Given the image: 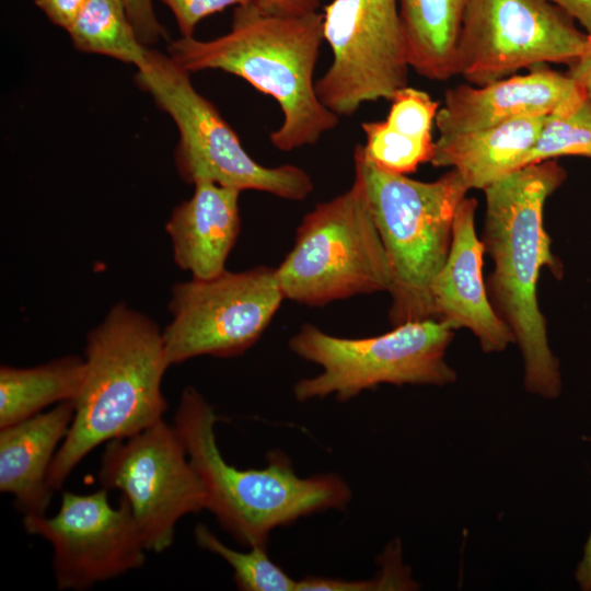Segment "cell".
<instances>
[{
  "instance_id": "8",
  "label": "cell",
  "mask_w": 591,
  "mask_h": 591,
  "mask_svg": "<svg viewBox=\"0 0 591 591\" xmlns=\"http://www.w3.org/2000/svg\"><path fill=\"white\" fill-rule=\"evenodd\" d=\"M453 329L434 318L407 322L373 337L343 338L315 325L303 324L289 340L300 358L316 363L322 372L299 380L297 401L334 395L348 401L380 384L444 386L456 381L445 352Z\"/></svg>"
},
{
  "instance_id": "30",
  "label": "cell",
  "mask_w": 591,
  "mask_h": 591,
  "mask_svg": "<svg viewBox=\"0 0 591 591\" xmlns=\"http://www.w3.org/2000/svg\"><path fill=\"white\" fill-rule=\"evenodd\" d=\"M567 73L581 85L591 102V51L570 65Z\"/></svg>"
},
{
  "instance_id": "6",
  "label": "cell",
  "mask_w": 591,
  "mask_h": 591,
  "mask_svg": "<svg viewBox=\"0 0 591 591\" xmlns=\"http://www.w3.org/2000/svg\"><path fill=\"white\" fill-rule=\"evenodd\" d=\"M189 74L169 55L149 48L135 77L177 128L174 159L179 176L193 185L208 181L240 192L304 200L314 190L311 176L292 164L268 167L255 161L216 106L194 88Z\"/></svg>"
},
{
  "instance_id": "25",
  "label": "cell",
  "mask_w": 591,
  "mask_h": 591,
  "mask_svg": "<svg viewBox=\"0 0 591 591\" xmlns=\"http://www.w3.org/2000/svg\"><path fill=\"white\" fill-rule=\"evenodd\" d=\"M172 11L182 36H193L201 20L229 7L251 3L252 0H161Z\"/></svg>"
},
{
  "instance_id": "11",
  "label": "cell",
  "mask_w": 591,
  "mask_h": 591,
  "mask_svg": "<svg viewBox=\"0 0 591 591\" xmlns=\"http://www.w3.org/2000/svg\"><path fill=\"white\" fill-rule=\"evenodd\" d=\"M323 36L333 61L315 89L337 116H351L367 102L391 101L407 86L398 0H333L324 8Z\"/></svg>"
},
{
  "instance_id": "4",
  "label": "cell",
  "mask_w": 591,
  "mask_h": 591,
  "mask_svg": "<svg viewBox=\"0 0 591 591\" xmlns=\"http://www.w3.org/2000/svg\"><path fill=\"white\" fill-rule=\"evenodd\" d=\"M213 407L195 387L179 397L174 427L207 496V508L220 525L244 546L267 547L276 528L329 509L343 510L351 490L339 475L302 478L279 451L264 468L240 470L229 464L217 444Z\"/></svg>"
},
{
  "instance_id": "17",
  "label": "cell",
  "mask_w": 591,
  "mask_h": 591,
  "mask_svg": "<svg viewBox=\"0 0 591 591\" xmlns=\"http://www.w3.org/2000/svg\"><path fill=\"white\" fill-rule=\"evenodd\" d=\"M73 415L74 403L67 401L0 428V491L12 495L24 515H43L50 503L48 471Z\"/></svg>"
},
{
  "instance_id": "1",
  "label": "cell",
  "mask_w": 591,
  "mask_h": 591,
  "mask_svg": "<svg viewBox=\"0 0 591 591\" xmlns=\"http://www.w3.org/2000/svg\"><path fill=\"white\" fill-rule=\"evenodd\" d=\"M566 177L565 169L553 159L521 167L483 189L482 242L494 263L485 280L487 293L519 346L524 389L547 399L560 395L561 374L548 344L536 289L544 266L556 277L561 275L544 227V207Z\"/></svg>"
},
{
  "instance_id": "21",
  "label": "cell",
  "mask_w": 591,
  "mask_h": 591,
  "mask_svg": "<svg viewBox=\"0 0 591 591\" xmlns=\"http://www.w3.org/2000/svg\"><path fill=\"white\" fill-rule=\"evenodd\" d=\"M85 376L84 357L63 356L30 368L0 367V428L31 418L51 404L74 402Z\"/></svg>"
},
{
  "instance_id": "31",
  "label": "cell",
  "mask_w": 591,
  "mask_h": 591,
  "mask_svg": "<svg viewBox=\"0 0 591 591\" xmlns=\"http://www.w3.org/2000/svg\"><path fill=\"white\" fill-rule=\"evenodd\" d=\"M591 441V437L589 438ZM575 579L583 591H591V531L583 547L582 557L577 565Z\"/></svg>"
},
{
  "instance_id": "3",
  "label": "cell",
  "mask_w": 591,
  "mask_h": 591,
  "mask_svg": "<svg viewBox=\"0 0 591 591\" xmlns=\"http://www.w3.org/2000/svg\"><path fill=\"white\" fill-rule=\"evenodd\" d=\"M84 361L73 419L48 471L53 491L96 447L139 433L163 419L167 408L163 335L144 313L114 304L86 335Z\"/></svg>"
},
{
  "instance_id": "16",
  "label": "cell",
  "mask_w": 591,
  "mask_h": 591,
  "mask_svg": "<svg viewBox=\"0 0 591 591\" xmlns=\"http://www.w3.org/2000/svg\"><path fill=\"white\" fill-rule=\"evenodd\" d=\"M241 192L208 181L172 210L165 223L174 263L195 279L223 273L241 229Z\"/></svg>"
},
{
  "instance_id": "23",
  "label": "cell",
  "mask_w": 591,
  "mask_h": 591,
  "mask_svg": "<svg viewBox=\"0 0 591 591\" xmlns=\"http://www.w3.org/2000/svg\"><path fill=\"white\" fill-rule=\"evenodd\" d=\"M194 537L201 548L224 559L233 570L236 587L243 591H297L292 579L268 556L266 547L251 546L239 552L223 544L205 524L198 523Z\"/></svg>"
},
{
  "instance_id": "10",
  "label": "cell",
  "mask_w": 591,
  "mask_h": 591,
  "mask_svg": "<svg viewBox=\"0 0 591 591\" xmlns=\"http://www.w3.org/2000/svg\"><path fill=\"white\" fill-rule=\"evenodd\" d=\"M283 299L276 268L267 266L175 283L169 301L172 318L162 331L170 366L200 356L244 354Z\"/></svg>"
},
{
  "instance_id": "20",
  "label": "cell",
  "mask_w": 591,
  "mask_h": 591,
  "mask_svg": "<svg viewBox=\"0 0 591 591\" xmlns=\"http://www.w3.org/2000/svg\"><path fill=\"white\" fill-rule=\"evenodd\" d=\"M470 0H398L409 67L444 81L453 76L455 45Z\"/></svg>"
},
{
  "instance_id": "2",
  "label": "cell",
  "mask_w": 591,
  "mask_h": 591,
  "mask_svg": "<svg viewBox=\"0 0 591 591\" xmlns=\"http://www.w3.org/2000/svg\"><path fill=\"white\" fill-rule=\"evenodd\" d=\"M323 36V13L278 16L252 2L235 7L231 28L200 40L193 36L169 44V56L189 73L221 70L242 78L271 96L282 112L270 143L289 152L315 144L339 116L318 99L314 71Z\"/></svg>"
},
{
  "instance_id": "29",
  "label": "cell",
  "mask_w": 591,
  "mask_h": 591,
  "mask_svg": "<svg viewBox=\"0 0 591 591\" xmlns=\"http://www.w3.org/2000/svg\"><path fill=\"white\" fill-rule=\"evenodd\" d=\"M583 27L591 37V0H549Z\"/></svg>"
},
{
  "instance_id": "12",
  "label": "cell",
  "mask_w": 591,
  "mask_h": 591,
  "mask_svg": "<svg viewBox=\"0 0 591 591\" xmlns=\"http://www.w3.org/2000/svg\"><path fill=\"white\" fill-rule=\"evenodd\" d=\"M99 480L103 488L121 493L150 552L167 549L178 520L207 508L204 485L184 443L174 425L164 419L108 442Z\"/></svg>"
},
{
  "instance_id": "24",
  "label": "cell",
  "mask_w": 591,
  "mask_h": 591,
  "mask_svg": "<svg viewBox=\"0 0 591 591\" xmlns=\"http://www.w3.org/2000/svg\"><path fill=\"white\" fill-rule=\"evenodd\" d=\"M565 155L591 159V102L588 99L573 108L544 118L523 167Z\"/></svg>"
},
{
  "instance_id": "9",
  "label": "cell",
  "mask_w": 591,
  "mask_h": 591,
  "mask_svg": "<svg viewBox=\"0 0 591 591\" xmlns=\"http://www.w3.org/2000/svg\"><path fill=\"white\" fill-rule=\"evenodd\" d=\"M590 51L591 37L549 0H470L453 76L479 86L538 65L570 66Z\"/></svg>"
},
{
  "instance_id": "7",
  "label": "cell",
  "mask_w": 591,
  "mask_h": 591,
  "mask_svg": "<svg viewBox=\"0 0 591 591\" xmlns=\"http://www.w3.org/2000/svg\"><path fill=\"white\" fill-rule=\"evenodd\" d=\"M276 275L285 299L309 306L389 292L390 262L358 176L302 218Z\"/></svg>"
},
{
  "instance_id": "26",
  "label": "cell",
  "mask_w": 591,
  "mask_h": 591,
  "mask_svg": "<svg viewBox=\"0 0 591 591\" xmlns=\"http://www.w3.org/2000/svg\"><path fill=\"white\" fill-rule=\"evenodd\" d=\"M129 19L143 45L155 44L166 34L158 21L152 0H125Z\"/></svg>"
},
{
  "instance_id": "5",
  "label": "cell",
  "mask_w": 591,
  "mask_h": 591,
  "mask_svg": "<svg viewBox=\"0 0 591 591\" xmlns=\"http://www.w3.org/2000/svg\"><path fill=\"white\" fill-rule=\"evenodd\" d=\"M354 165L391 266V324L434 318L431 283L447 260L454 216L468 187L454 170L432 182L384 171L361 144Z\"/></svg>"
},
{
  "instance_id": "15",
  "label": "cell",
  "mask_w": 591,
  "mask_h": 591,
  "mask_svg": "<svg viewBox=\"0 0 591 591\" xmlns=\"http://www.w3.org/2000/svg\"><path fill=\"white\" fill-rule=\"evenodd\" d=\"M477 200L457 206L447 260L431 283L434 318L453 331L470 329L484 352H501L514 337L495 311L483 277L484 244L475 228Z\"/></svg>"
},
{
  "instance_id": "28",
  "label": "cell",
  "mask_w": 591,
  "mask_h": 591,
  "mask_svg": "<svg viewBox=\"0 0 591 591\" xmlns=\"http://www.w3.org/2000/svg\"><path fill=\"white\" fill-rule=\"evenodd\" d=\"M262 12L278 16H301L317 12L321 0H252Z\"/></svg>"
},
{
  "instance_id": "27",
  "label": "cell",
  "mask_w": 591,
  "mask_h": 591,
  "mask_svg": "<svg viewBox=\"0 0 591 591\" xmlns=\"http://www.w3.org/2000/svg\"><path fill=\"white\" fill-rule=\"evenodd\" d=\"M88 0H35V4L55 25L68 31Z\"/></svg>"
},
{
  "instance_id": "13",
  "label": "cell",
  "mask_w": 591,
  "mask_h": 591,
  "mask_svg": "<svg viewBox=\"0 0 591 591\" xmlns=\"http://www.w3.org/2000/svg\"><path fill=\"white\" fill-rule=\"evenodd\" d=\"M23 526L53 546L58 590L84 591L146 561L147 548L129 503L120 496L118 507L111 506L103 487L89 495L63 491L54 517L24 515Z\"/></svg>"
},
{
  "instance_id": "18",
  "label": "cell",
  "mask_w": 591,
  "mask_h": 591,
  "mask_svg": "<svg viewBox=\"0 0 591 591\" xmlns=\"http://www.w3.org/2000/svg\"><path fill=\"white\" fill-rule=\"evenodd\" d=\"M543 117L518 119L468 132L439 135L430 163L456 171L468 189H485L523 167Z\"/></svg>"
},
{
  "instance_id": "14",
  "label": "cell",
  "mask_w": 591,
  "mask_h": 591,
  "mask_svg": "<svg viewBox=\"0 0 591 591\" xmlns=\"http://www.w3.org/2000/svg\"><path fill=\"white\" fill-rule=\"evenodd\" d=\"M587 99L568 73L538 65L485 85L460 84L445 91L434 124L439 135L468 132L505 123L548 116Z\"/></svg>"
},
{
  "instance_id": "22",
  "label": "cell",
  "mask_w": 591,
  "mask_h": 591,
  "mask_svg": "<svg viewBox=\"0 0 591 591\" xmlns=\"http://www.w3.org/2000/svg\"><path fill=\"white\" fill-rule=\"evenodd\" d=\"M73 46L140 67L148 47L139 39L125 0H88L67 31Z\"/></svg>"
},
{
  "instance_id": "19",
  "label": "cell",
  "mask_w": 591,
  "mask_h": 591,
  "mask_svg": "<svg viewBox=\"0 0 591 591\" xmlns=\"http://www.w3.org/2000/svg\"><path fill=\"white\" fill-rule=\"evenodd\" d=\"M385 120L362 123V150L378 167L407 175L433 155L432 125L440 103L427 92L405 86L391 99Z\"/></svg>"
}]
</instances>
